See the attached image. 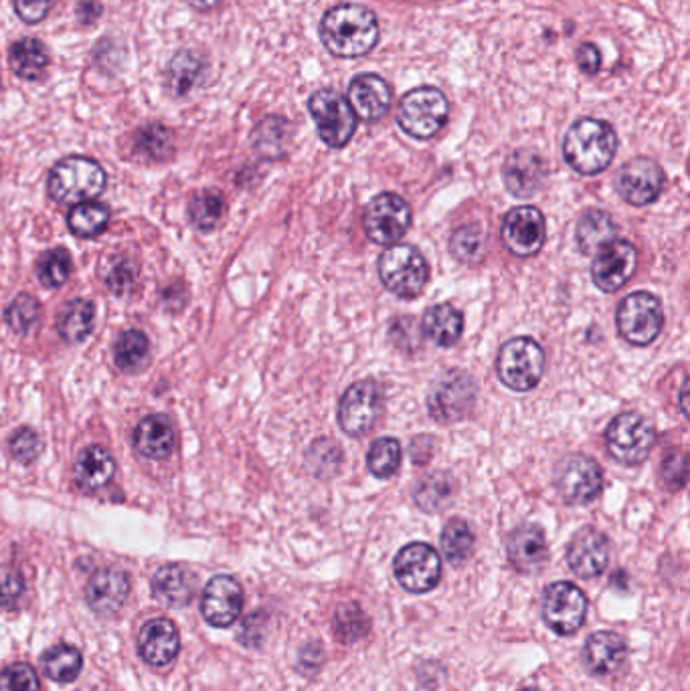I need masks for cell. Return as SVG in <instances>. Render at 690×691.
Wrapping results in <instances>:
<instances>
[{"label":"cell","instance_id":"6da1fadb","mask_svg":"<svg viewBox=\"0 0 690 691\" xmlns=\"http://www.w3.org/2000/svg\"><path fill=\"white\" fill-rule=\"evenodd\" d=\"M320 39L332 56L354 59L367 56L379 41V21L361 4H339L320 23Z\"/></svg>","mask_w":690,"mask_h":691},{"label":"cell","instance_id":"7a4b0ae2","mask_svg":"<svg viewBox=\"0 0 690 691\" xmlns=\"http://www.w3.org/2000/svg\"><path fill=\"white\" fill-rule=\"evenodd\" d=\"M618 152V136L610 123L583 118L569 128L563 140V157L578 174L593 177L610 167Z\"/></svg>","mask_w":690,"mask_h":691},{"label":"cell","instance_id":"3957f363","mask_svg":"<svg viewBox=\"0 0 690 691\" xmlns=\"http://www.w3.org/2000/svg\"><path fill=\"white\" fill-rule=\"evenodd\" d=\"M106 189L103 168L86 157H68L51 168L47 179L49 197L59 204H80Z\"/></svg>","mask_w":690,"mask_h":691},{"label":"cell","instance_id":"277c9868","mask_svg":"<svg viewBox=\"0 0 690 691\" xmlns=\"http://www.w3.org/2000/svg\"><path fill=\"white\" fill-rule=\"evenodd\" d=\"M547 367L544 350L529 336L512 338L500 348L497 374L510 391L529 392L541 382Z\"/></svg>","mask_w":690,"mask_h":691},{"label":"cell","instance_id":"5b68a950","mask_svg":"<svg viewBox=\"0 0 690 691\" xmlns=\"http://www.w3.org/2000/svg\"><path fill=\"white\" fill-rule=\"evenodd\" d=\"M379 278L397 298L411 300L426 290L430 281V266L413 246L396 243L379 257Z\"/></svg>","mask_w":690,"mask_h":691},{"label":"cell","instance_id":"8992f818","mask_svg":"<svg viewBox=\"0 0 690 691\" xmlns=\"http://www.w3.org/2000/svg\"><path fill=\"white\" fill-rule=\"evenodd\" d=\"M657 443L654 423L638 411H626L611 421L606 431V445L611 458L622 465H640Z\"/></svg>","mask_w":690,"mask_h":691},{"label":"cell","instance_id":"52a82bcc","mask_svg":"<svg viewBox=\"0 0 690 691\" xmlns=\"http://www.w3.org/2000/svg\"><path fill=\"white\" fill-rule=\"evenodd\" d=\"M450 103L442 90L423 86L403 96L397 112L399 128L418 140H430L448 122Z\"/></svg>","mask_w":690,"mask_h":691},{"label":"cell","instance_id":"ba28073f","mask_svg":"<svg viewBox=\"0 0 690 691\" xmlns=\"http://www.w3.org/2000/svg\"><path fill=\"white\" fill-rule=\"evenodd\" d=\"M616 322L628 344H652L664 326L662 303L650 291H634L620 303Z\"/></svg>","mask_w":690,"mask_h":691},{"label":"cell","instance_id":"9c48e42d","mask_svg":"<svg viewBox=\"0 0 690 691\" xmlns=\"http://www.w3.org/2000/svg\"><path fill=\"white\" fill-rule=\"evenodd\" d=\"M476 387L474 379L462 370H448L440 379L433 382L428 394V409L433 421L442 424H452L462 421L466 414L474 407Z\"/></svg>","mask_w":690,"mask_h":691},{"label":"cell","instance_id":"30bf717a","mask_svg":"<svg viewBox=\"0 0 690 691\" xmlns=\"http://www.w3.org/2000/svg\"><path fill=\"white\" fill-rule=\"evenodd\" d=\"M383 414V391L373 379L359 380L342 394L340 429L349 437L369 435Z\"/></svg>","mask_w":690,"mask_h":691},{"label":"cell","instance_id":"8fae6325","mask_svg":"<svg viewBox=\"0 0 690 691\" xmlns=\"http://www.w3.org/2000/svg\"><path fill=\"white\" fill-rule=\"evenodd\" d=\"M318 136L329 148H344L357 130V116L339 91L320 90L308 101Z\"/></svg>","mask_w":690,"mask_h":691},{"label":"cell","instance_id":"7c38bea8","mask_svg":"<svg viewBox=\"0 0 690 691\" xmlns=\"http://www.w3.org/2000/svg\"><path fill=\"white\" fill-rule=\"evenodd\" d=\"M411 227V207L393 192H383L367 204L362 229L367 237L381 247H391L403 239Z\"/></svg>","mask_w":690,"mask_h":691},{"label":"cell","instance_id":"4fadbf2b","mask_svg":"<svg viewBox=\"0 0 690 691\" xmlns=\"http://www.w3.org/2000/svg\"><path fill=\"white\" fill-rule=\"evenodd\" d=\"M588 619V597L573 582H553L543 592V621L557 635L578 633Z\"/></svg>","mask_w":690,"mask_h":691},{"label":"cell","instance_id":"5bb4252c","mask_svg":"<svg viewBox=\"0 0 690 691\" xmlns=\"http://www.w3.org/2000/svg\"><path fill=\"white\" fill-rule=\"evenodd\" d=\"M393 574L406 591L426 594L440 584L442 558L430 544L413 542L397 552Z\"/></svg>","mask_w":690,"mask_h":691},{"label":"cell","instance_id":"9a60e30c","mask_svg":"<svg viewBox=\"0 0 690 691\" xmlns=\"http://www.w3.org/2000/svg\"><path fill=\"white\" fill-rule=\"evenodd\" d=\"M554 485L571 505H588L603 490V471L596 459L569 455L554 469Z\"/></svg>","mask_w":690,"mask_h":691},{"label":"cell","instance_id":"2e32d148","mask_svg":"<svg viewBox=\"0 0 690 691\" xmlns=\"http://www.w3.org/2000/svg\"><path fill=\"white\" fill-rule=\"evenodd\" d=\"M638 268V249L626 239H611L601 246L591 266L593 283L606 293L622 290Z\"/></svg>","mask_w":690,"mask_h":691},{"label":"cell","instance_id":"e0dca14e","mask_svg":"<svg viewBox=\"0 0 690 691\" xmlns=\"http://www.w3.org/2000/svg\"><path fill=\"white\" fill-rule=\"evenodd\" d=\"M500 237L512 256H537L543 249L544 239H547L543 212L531 204L512 209L504 217Z\"/></svg>","mask_w":690,"mask_h":691},{"label":"cell","instance_id":"ac0fdd59","mask_svg":"<svg viewBox=\"0 0 690 691\" xmlns=\"http://www.w3.org/2000/svg\"><path fill=\"white\" fill-rule=\"evenodd\" d=\"M616 189L628 204L646 207L657 201L664 189V172L652 158H632L620 168Z\"/></svg>","mask_w":690,"mask_h":691},{"label":"cell","instance_id":"d6986e66","mask_svg":"<svg viewBox=\"0 0 690 691\" xmlns=\"http://www.w3.org/2000/svg\"><path fill=\"white\" fill-rule=\"evenodd\" d=\"M567 564L579 579L601 577L610 564V540L598 528H581L567 548Z\"/></svg>","mask_w":690,"mask_h":691},{"label":"cell","instance_id":"ffe728a7","mask_svg":"<svg viewBox=\"0 0 690 691\" xmlns=\"http://www.w3.org/2000/svg\"><path fill=\"white\" fill-rule=\"evenodd\" d=\"M241 611H243V589L238 580L227 574H219L207 582L201 599V613L207 623L217 629H226L238 621Z\"/></svg>","mask_w":690,"mask_h":691},{"label":"cell","instance_id":"44dd1931","mask_svg":"<svg viewBox=\"0 0 690 691\" xmlns=\"http://www.w3.org/2000/svg\"><path fill=\"white\" fill-rule=\"evenodd\" d=\"M507 554L510 564L522 574H534L549 562V547L543 528L522 524L514 528L507 538Z\"/></svg>","mask_w":690,"mask_h":691},{"label":"cell","instance_id":"7402d4cb","mask_svg":"<svg viewBox=\"0 0 690 691\" xmlns=\"http://www.w3.org/2000/svg\"><path fill=\"white\" fill-rule=\"evenodd\" d=\"M544 177H547V164H544L543 157L537 154L534 150H524V148L512 152L502 168V179H504L507 190L517 199H529L532 194H537L543 187Z\"/></svg>","mask_w":690,"mask_h":691},{"label":"cell","instance_id":"603a6c76","mask_svg":"<svg viewBox=\"0 0 690 691\" xmlns=\"http://www.w3.org/2000/svg\"><path fill=\"white\" fill-rule=\"evenodd\" d=\"M391 100H393V93H391L389 83L374 73L357 76L347 91V101L352 112L364 122L381 120L389 112Z\"/></svg>","mask_w":690,"mask_h":691},{"label":"cell","instance_id":"cb8c5ba5","mask_svg":"<svg viewBox=\"0 0 690 691\" xmlns=\"http://www.w3.org/2000/svg\"><path fill=\"white\" fill-rule=\"evenodd\" d=\"M138 651L142 659L154 668H164L172 663L181 651V637L174 623L164 617L148 621L140 629Z\"/></svg>","mask_w":690,"mask_h":691},{"label":"cell","instance_id":"d4e9b609","mask_svg":"<svg viewBox=\"0 0 690 691\" xmlns=\"http://www.w3.org/2000/svg\"><path fill=\"white\" fill-rule=\"evenodd\" d=\"M628 658V645L620 633L598 631L588 637L583 647V661L589 673L598 678H611L623 668Z\"/></svg>","mask_w":690,"mask_h":691},{"label":"cell","instance_id":"484cf974","mask_svg":"<svg viewBox=\"0 0 690 691\" xmlns=\"http://www.w3.org/2000/svg\"><path fill=\"white\" fill-rule=\"evenodd\" d=\"M130 594V579L124 570L103 569L91 577L86 587V599L98 614L118 613Z\"/></svg>","mask_w":690,"mask_h":691},{"label":"cell","instance_id":"4316f807","mask_svg":"<svg viewBox=\"0 0 690 691\" xmlns=\"http://www.w3.org/2000/svg\"><path fill=\"white\" fill-rule=\"evenodd\" d=\"M177 445L174 427L162 414H150L142 419L134 433V447L142 458L160 459L169 458Z\"/></svg>","mask_w":690,"mask_h":691},{"label":"cell","instance_id":"83f0119b","mask_svg":"<svg viewBox=\"0 0 690 691\" xmlns=\"http://www.w3.org/2000/svg\"><path fill=\"white\" fill-rule=\"evenodd\" d=\"M423 336L440 348H452L464 334V316L452 303H438L423 313Z\"/></svg>","mask_w":690,"mask_h":691},{"label":"cell","instance_id":"f1b7e54d","mask_svg":"<svg viewBox=\"0 0 690 691\" xmlns=\"http://www.w3.org/2000/svg\"><path fill=\"white\" fill-rule=\"evenodd\" d=\"M194 584L197 580L191 570L179 564H167L157 570L152 579V592L167 607H184L193 601Z\"/></svg>","mask_w":690,"mask_h":691},{"label":"cell","instance_id":"f546056e","mask_svg":"<svg viewBox=\"0 0 690 691\" xmlns=\"http://www.w3.org/2000/svg\"><path fill=\"white\" fill-rule=\"evenodd\" d=\"M116 473V461L108 449L100 445H91L83 449L80 458L73 465V478L81 490H100L108 485Z\"/></svg>","mask_w":690,"mask_h":691},{"label":"cell","instance_id":"4dcf8cb0","mask_svg":"<svg viewBox=\"0 0 690 691\" xmlns=\"http://www.w3.org/2000/svg\"><path fill=\"white\" fill-rule=\"evenodd\" d=\"M207 73H209V63L201 53H197L193 49L179 51L177 56L172 57L169 73H167L169 90L177 98L189 96L194 88H199L203 83Z\"/></svg>","mask_w":690,"mask_h":691},{"label":"cell","instance_id":"1f68e13d","mask_svg":"<svg viewBox=\"0 0 690 691\" xmlns=\"http://www.w3.org/2000/svg\"><path fill=\"white\" fill-rule=\"evenodd\" d=\"M9 63H11L12 73L19 76L27 81L43 78L51 56L47 51V47L34 39V37H24L21 41H14L9 51Z\"/></svg>","mask_w":690,"mask_h":691},{"label":"cell","instance_id":"d6a6232c","mask_svg":"<svg viewBox=\"0 0 690 691\" xmlns=\"http://www.w3.org/2000/svg\"><path fill=\"white\" fill-rule=\"evenodd\" d=\"M616 233H618V227L613 223L611 214L593 209L581 214L576 227V241L583 256H596L601 246L616 239Z\"/></svg>","mask_w":690,"mask_h":691},{"label":"cell","instance_id":"836d02e7","mask_svg":"<svg viewBox=\"0 0 690 691\" xmlns=\"http://www.w3.org/2000/svg\"><path fill=\"white\" fill-rule=\"evenodd\" d=\"M96 326V308L93 303L83 298L69 301L68 306L61 310L59 316V336L68 342V344H81L88 336L91 334Z\"/></svg>","mask_w":690,"mask_h":691},{"label":"cell","instance_id":"e575fe53","mask_svg":"<svg viewBox=\"0 0 690 691\" xmlns=\"http://www.w3.org/2000/svg\"><path fill=\"white\" fill-rule=\"evenodd\" d=\"M251 142L256 152L266 160H278L286 154L288 148V122L283 118L272 116L258 123L253 130Z\"/></svg>","mask_w":690,"mask_h":691},{"label":"cell","instance_id":"d590c367","mask_svg":"<svg viewBox=\"0 0 690 691\" xmlns=\"http://www.w3.org/2000/svg\"><path fill=\"white\" fill-rule=\"evenodd\" d=\"M150 342L140 330H126L113 344V362L124 372H137L147 364Z\"/></svg>","mask_w":690,"mask_h":691},{"label":"cell","instance_id":"8d00e7d4","mask_svg":"<svg viewBox=\"0 0 690 691\" xmlns=\"http://www.w3.org/2000/svg\"><path fill=\"white\" fill-rule=\"evenodd\" d=\"M226 212V197L219 190H201L189 202V217L201 231H213L223 221Z\"/></svg>","mask_w":690,"mask_h":691},{"label":"cell","instance_id":"74e56055","mask_svg":"<svg viewBox=\"0 0 690 691\" xmlns=\"http://www.w3.org/2000/svg\"><path fill=\"white\" fill-rule=\"evenodd\" d=\"M474 544V532H472V528H470L464 520L453 518L448 524L443 525V557L448 558V562H450L452 567L464 564L466 560L472 557Z\"/></svg>","mask_w":690,"mask_h":691},{"label":"cell","instance_id":"f35d334b","mask_svg":"<svg viewBox=\"0 0 690 691\" xmlns=\"http://www.w3.org/2000/svg\"><path fill=\"white\" fill-rule=\"evenodd\" d=\"M450 253L460 263L478 266L487 257V234L480 224H464L450 237Z\"/></svg>","mask_w":690,"mask_h":691},{"label":"cell","instance_id":"ab89813d","mask_svg":"<svg viewBox=\"0 0 690 691\" xmlns=\"http://www.w3.org/2000/svg\"><path fill=\"white\" fill-rule=\"evenodd\" d=\"M83 668L80 649L71 645H57L43 655V669L49 680L57 683H69L78 680Z\"/></svg>","mask_w":690,"mask_h":691},{"label":"cell","instance_id":"60d3db41","mask_svg":"<svg viewBox=\"0 0 690 691\" xmlns=\"http://www.w3.org/2000/svg\"><path fill=\"white\" fill-rule=\"evenodd\" d=\"M110 223V211L102 202H80L69 212L68 227L78 237H96Z\"/></svg>","mask_w":690,"mask_h":691},{"label":"cell","instance_id":"b9f144b4","mask_svg":"<svg viewBox=\"0 0 690 691\" xmlns=\"http://www.w3.org/2000/svg\"><path fill=\"white\" fill-rule=\"evenodd\" d=\"M367 468L379 480L393 478L401 468V445L393 437L377 439L367 453Z\"/></svg>","mask_w":690,"mask_h":691},{"label":"cell","instance_id":"7bdbcfd3","mask_svg":"<svg viewBox=\"0 0 690 691\" xmlns=\"http://www.w3.org/2000/svg\"><path fill=\"white\" fill-rule=\"evenodd\" d=\"M34 271L46 288H61L71 276V257L63 247H57L39 257Z\"/></svg>","mask_w":690,"mask_h":691},{"label":"cell","instance_id":"ee69618b","mask_svg":"<svg viewBox=\"0 0 690 691\" xmlns=\"http://www.w3.org/2000/svg\"><path fill=\"white\" fill-rule=\"evenodd\" d=\"M134 148L144 157L162 160L169 157L172 150V132L162 123L142 126L134 134Z\"/></svg>","mask_w":690,"mask_h":691},{"label":"cell","instance_id":"f6af8a7d","mask_svg":"<svg viewBox=\"0 0 690 691\" xmlns=\"http://www.w3.org/2000/svg\"><path fill=\"white\" fill-rule=\"evenodd\" d=\"M452 481H450V478L443 475V473H436V475H431L428 480L419 483L413 498H416V502H418L421 510H426V512H440V510H443V505L452 500Z\"/></svg>","mask_w":690,"mask_h":691},{"label":"cell","instance_id":"bcb514c9","mask_svg":"<svg viewBox=\"0 0 690 691\" xmlns=\"http://www.w3.org/2000/svg\"><path fill=\"white\" fill-rule=\"evenodd\" d=\"M41 320V303L34 300L31 293L17 296L9 310H7V323L11 326L14 334L27 336L33 332Z\"/></svg>","mask_w":690,"mask_h":691},{"label":"cell","instance_id":"7dc6e473","mask_svg":"<svg viewBox=\"0 0 690 691\" xmlns=\"http://www.w3.org/2000/svg\"><path fill=\"white\" fill-rule=\"evenodd\" d=\"M369 621L357 604H342L332 619V633L342 643H354L367 635Z\"/></svg>","mask_w":690,"mask_h":691},{"label":"cell","instance_id":"c3c4849f","mask_svg":"<svg viewBox=\"0 0 690 691\" xmlns=\"http://www.w3.org/2000/svg\"><path fill=\"white\" fill-rule=\"evenodd\" d=\"M103 279H106V286H108L113 293L124 296V293H128V291L137 286V261H132L130 257H116L112 263H110V268L106 269Z\"/></svg>","mask_w":690,"mask_h":691},{"label":"cell","instance_id":"681fc988","mask_svg":"<svg viewBox=\"0 0 690 691\" xmlns=\"http://www.w3.org/2000/svg\"><path fill=\"white\" fill-rule=\"evenodd\" d=\"M308 461H310V468H312V473L317 478H330V475H334L339 471L340 463H342V453H340L339 447L334 445L332 441L322 439V441H317L310 449Z\"/></svg>","mask_w":690,"mask_h":691},{"label":"cell","instance_id":"f907efd6","mask_svg":"<svg viewBox=\"0 0 690 691\" xmlns=\"http://www.w3.org/2000/svg\"><path fill=\"white\" fill-rule=\"evenodd\" d=\"M39 675L29 663H12L0 673V691H39Z\"/></svg>","mask_w":690,"mask_h":691},{"label":"cell","instance_id":"816d5d0a","mask_svg":"<svg viewBox=\"0 0 690 691\" xmlns=\"http://www.w3.org/2000/svg\"><path fill=\"white\" fill-rule=\"evenodd\" d=\"M9 449H11L12 458L17 459L19 463L31 465L34 459L41 455L43 443H41V437L37 431H33L31 427H23L12 435Z\"/></svg>","mask_w":690,"mask_h":691},{"label":"cell","instance_id":"f5cc1de1","mask_svg":"<svg viewBox=\"0 0 690 691\" xmlns=\"http://www.w3.org/2000/svg\"><path fill=\"white\" fill-rule=\"evenodd\" d=\"M23 594L24 580L21 572L11 567H0V609L14 611Z\"/></svg>","mask_w":690,"mask_h":691},{"label":"cell","instance_id":"db71d44e","mask_svg":"<svg viewBox=\"0 0 690 691\" xmlns=\"http://www.w3.org/2000/svg\"><path fill=\"white\" fill-rule=\"evenodd\" d=\"M662 475L672 490L684 488V483H687V453L680 449L670 451L664 458Z\"/></svg>","mask_w":690,"mask_h":691},{"label":"cell","instance_id":"11a10c76","mask_svg":"<svg viewBox=\"0 0 690 691\" xmlns=\"http://www.w3.org/2000/svg\"><path fill=\"white\" fill-rule=\"evenodd\" d=\"M14 12L17 17L27 24L41 23L46 19L53 0H14Z\"/></svg>","mask_w":690,"mask_h":691},{"label":"cell","instance_id":"9f6ffc18","mask_svg":"<svg viewBox=\"0 0 690 691\" xmlns=\"http://www.w3.org/2000/svg\"><path fill=\"white\" fill-rule=\"evenodd\" d=\"M298 661H300V671H304L308 675L317 673L324 661V649L320 647V643H308L300 649Z\"/></svg>","mask_w":690,"mask_h":691},{"label":"cell","instance_id":"6f0895ef","mask_svg":"<svg viewBox=\"0 0 690 691\" xmlns=\"http://www.w3.org/2000/svg\"><path fill=\"white\" fill-rule=\"evenodd\" d=\"M578 66L583 73H588V76H596L601 68V53L598 47L593 46V43H583V46L579 47L578 56Z\"/></svg>","mask_w":690,"mask_h":691},{"label":"cell","instance_id":"680465c9","mask_svg":"<svg viewBox=\"0 0 690 691\" xmlns=\"http://www.w3.org/2000/svg\"><path fill=\"white\" fill-rule=\"evenodd\" d=\"M102 17L100 0H80L78 2V19L81 24H93Z\"/></svg>","mask_w":690,"mask_h":691},{"label":"cell","instance_id":"91938a15","mask_svg":"<svg viewBox=\"0 0 690 691\" xmlns=\"http://www.w3.org/2000/svg\"><path fill=\"white\" fill-rule=\"evenodd\" d=\"M187 2L197 11H211V9H216L221 0H187Z\"/></svg>","mask_w":690,"mask_h":691},{"label":"cell","instance_id":"94428289","mask_svg":"<svg viewBox=\"0 0 690 691\" xmlns=\"http://www.w3.org/2000/svg\"><path fill=\"white\" fill-rule=\"evenodd\" d=\"M687 397H689V380H684L682 384V391H680V402H682V413L689 414V407H687Z\"/></svg>","mask_w":690,"mask_h":691},{"label":"cell","instance_id":"6125c7cd","mask_svg":"<svg viewBox=\"0 0 690 691\" xmlns=\"http://www.w3.org/2000/svg\"><path fill=\"white\" fill-rule=\"evenodd\" d=\"M521 691H539V690H537V688H524V690H521Z\"/></svg>","mask_w":690,"mask_h":691},{"label":"cell","instance_id":"be15d7a7","mask_svg":"<svg viewBox=\"0 0 690 691\" xmlns=\"http://www.w3.org/2000/svg\"><path fill=\"white\" fill-rule=\"evenodd\" d=\"M0 88H2V78H0Z\"/></svg>","mask_w":690,"mask_h":691}]
</instances>
